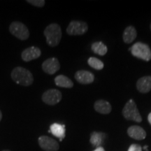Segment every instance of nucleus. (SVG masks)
Returning a JSON list of instances; mask_svg holds the SVG:
<instances>
[{
    "label": "nucleus",
    "instance_id": "f257e3e1",
    "mask_svg": "<svg viewBox=\"0 0 151 151\" xmlns=\"http://www.w3.org/2000/svg\"><path fill=\"white\" fill-rule=\"evenodd\" d=\"M11 78L22 86H29L33 83L34 77L31 71L22 67L14 68L11 72Z\"/></svg>",
    "mask_w": 151,
    "mask_h": 151
},
{
    "label": "nucleus",
    "instance_id": "f03ea898",
    "mask_svg": "<svg viewBox=\"0 0 151 151\" xmlns=\"http://www.w3.org/2000/svg\"><path fill=\"white\" fill-rule=\"evenodd\" d=\"M46 37V43L50 47H55L62 39V29L58 24L52 23L47 26L43 32Z\"/></svg>",
    "mask_w": 151,
    "mask_h": 151
},
{
    "label": "nucleus",
    "instance_id": "7ed1b4c3",
    "mask_svg": "<svg viewBox=\"0 0 151 151\" xmlns=\"http://www.w3.org/2000/svg\"><path fill=\"white\" fill-rule=\"evenodd\" d=\"M132 55L145 61L151 60V50L147 44L138 42L136 43L129 48Z\"/></svg>",
    "mask_w": 151,
    "mask_h": 151
},
{
    "label": "nucleus",
    "instance_id": "20e7f679",
    "mask_svg": "<svg viewBox=\"0 0 151 151\" xmlns=\"http://www.w3.org/2000/svg\"><path fill=\"white\" fill-rule=\"evenodd\" d=\"M122 114L124 118L128 120H132L137 122L142 121V118L138 110L137 104L132 99L129 100L124 106L122 109Z\"/></svg>",
    "mask_w": 151,
    "mask_h": 151
},
{
    "label": "nucleus",
    "instance_id": "39448f33",
    "mask_svg": "<svg viewBox=\"0 0 151 151\" xmlns=\"http://www.w3.org/2000/svg\"><path fill=\"white\" fill-rule=\"evenodd\" d=\"M9 31L14 37L22 41L27 40L29 37V32L27 26L18 21L13 22L10 24Z\"/></svg>",
    "mask_w": 151,
    "mask_h": 151
},
{
    "label": "nucleus",
    "instance_id": "423d86ee",
    "mask_svg": "<svg viewBox=\"0 0 151 151\" xmlns=\"http://www.w3.org/2000/svg\"><path fill=\"white\" fill-rule=\"evenodd\" d=\"M88 25L86 22L78 20H72L67 28V32L69 35H82L87 32Z\"/></svg>",
    "mask_w": 151,
    "mask_h": 151
},
{
    "label": "nucleus",
    "instance_id": "0eeeda50",
    "mask_svg": "<svg viewBox=\"0 0 151 151\" xmlns=\"http://www.w3.org/2000/svg\"><path fill=\"white\" fill-rule=\"evenodd\" d=\"M62 97V93L60 90L56 89H50L46 90L42 94V101L46 104L50 106L55 105L61 101Z\"/></svg>",
    "mask_w": 151,
    "mask_h": 151
},
{
    "label": "nucleus",
    "instance_id": "6e6552de",
    "mask_svg": "<svg viewBox=\"0 0 151 151\" xmlns=\"http://www.w3.org/2000/svg\"><path fill=\"white\" fill-rule=\"evenodd\" d=\"M39 146L45 151H58L60 148L59 143L47 136H41L38 139Z\"/></svg>",
    "mask_w": 151,
    "mask_h": 151
},
{
    "label": "nucleus",
    "instance_id": "1a4fd4ad",
    "mask_svg": "<svg viewBox=\"0 0 151 151\" xmlns=\"http://www.w3.org/2000/svg\"><path fill=\"white\" fill-rule=\"evenodd\" d=\"M60 65L58 60L55 58H49L45 60L42 64V69L45 73L52 75L60 69Z\"/></svg>",
    "mask_w": 151,
    "mask_h": 151
},
{
    "label": "nucleus",
    "instance_id": "9d476101",
    "mask_svg": "<svg viewBox=\"0 0 151 151\" xmlns=\"http://www.w3.org/2000/svg\"><path fill=\"white\" fill-rule=\"evenodd\" d=\"M41 55V51L38 47L32 46L24 49L21 53V58L24 62H29L37 59Z\"/></svg>",
    "mask_w": 151,
    "mask_h": 151
},
{
    "label": "nucleus",
    "instance_id": "9b49d317",
    "mask_svg": "<svg viewBox=\"0 0 151 151\" xmlns=\"http://www.w3.org/2000/svg\"><path fill=\"white\" fill-rule=\"evenodd\" d=\"M75 79L81 84L92 83L94 80V76L92 73L86 70L78 71L75 73Z\"/></svg>",
    "mask_w": 151,
    "mask_h": 151
},
{
    "label": "nucleus",
    "instance_id": "f8f14e48",
    "mask_svg": "<svg viewBox=\"0 0 151 151\" xmlns=\"http://www.w3.org/2000/svg\"><path fill=\"white\" fill-rule=\"evenodd\" d=\"M127 134L130 137L136 140H143L146 137V132L139 126H131L128 128Z\"/></svg>",
    "mask_w": 151,
    "mask_h": 151
},
{
    "label": "nucleus",
    "instance_id": "ddd939ff",
    "mask_svg": "<svg viewBox=\"0 0 151 151\" xmlns=\"http://www.w3.org/2000/svg\"><path fill=\"white\" fill-rule=\"evenodd\" d=\"M137 90L142 93H147L151 90V76H143L137 83Z\"/></svg>",
    "mask_w": 151,
    "mask_h": 151
},
{
    "label": "nucleus",
    "instance_id": "4468645a",
    "mask_svg": "<svg viewBox=\"0 0 151 151\" xmlns=\"http://www.w3.org/2000/svg\"><path fill=\"white\" fill-rule=\"evenodd\" d=\"M94 108L97 112L101 114H109L111 111V106L105 100H97L94 104Z\"/></svg>",
    "mask_w": 151,
    "mask_h": 151
},
{
    "label": "nucleus",
    "instance_id": "2eb2a0df",
    "mask_svg": "<svg viewBox=\"0 0 151 151\" xmlns=\"http://www.w3.org/2000/svg\"><path fill=\"white\" fill-rule=\"evenodd\" d=\"M50 131L52 134L62 141L65 137V126L64 124L53 123L50 125Z\"/></svg>",
    "mask_w": 151,
    "mask_h": 151
},
{
    "label": "nucleus",
    "instance_id": "dca6fc26",
    "mask_svg": "<svg viewBox=\"0 0 151 151\" xmlns=\"http://www.w3.org/2000/svg\"><path fill=\"white\" fill-rule=\"evenodd\" d=\"M136 37H137V30L133 26H128L124 29L122 38H123V41L126 43H131L135 40Z\"/></svg>",
    "mask_w": 151,
    "mask_h": 151
},
{
    "label": "nucleus",
    "instance_id": "f3484780",
    "mask_svg": "<svg viewBox=\"0 0 151 151\" xmlns=\"http://www.w3.org/2000/svg\"><path fill=\"white\" fill-rule=\"evenodd\" d=\"M55 83L58 87L65 88H71L73 86L72 81L64 75H59L56 76L55 78Z\"/></svg>",
    "mask_w": 151,
    "mask_h": 151
},
{
    "label": "nucleus",
    "instance_id": "a211bd4d",
    "mask_svg": "<svg viewBox=\"0 0 151 151\" xmlns=\"http://www.w3.org/2000/svg\"><path fill=\"white\" fill-rule=\"evenodd\" d=\"M106 137L105 134L102 133V132H94L91 134L90 136V143L92 145L96 148L101 146L102 144L104 141Z\"/></svg>",
    "mask_w": 151,
    "mask_h": 151
},
{
    "label": "nucleus",
    "instance_id": "6ab92c4d",
    "mask_svg": "<svg viewBox=\"0 0 151 151\" xmlns=\"http://www.w3.org/2000/svg\"><path fill=\"white\" fill-rule=\"evenodd\" d=\"M91 48L94 53L101 56L104 55L106 54L107 51H108V48H107L105 44H104L102 42H101V41L94 42L92 43Z\"/></svg>",
    "mask_w": 151,
    "mask_h": 151
},
{
    "label": "nucleus",
    "instance_id": "aec40b11",
    "mask_svg": "<svg viewBox=\"0 0 151 151\" xmlns=\"http://www.w3.org/2000/svg\"><path fill=\"white\" fill-rule=\"evenodd\" d=\"M88 63L90 67L97 70H101L104 68V63L101 60L96 58H90L88 60Z\"/></svg>",
    "mask_w": 151,
    "mask_h": 151
},
{
    "label": "nucleus",
    "instance_id": "412c9836",
    "mask_svg": "<svg viewBox=\"0 0 151 151\" xmlns=\"http://www.w3.org/2000/svg\"><path fill=\"white\" fill-rule=\"evenodd\" d=\"M27 2L35 6L39 7V8L43 7L46 3L44 0H27Z\"/></svg>",
    "mask_w": 151,
    "mask_h": 151
},
{
    "label": "nucleus",
    "instance_id": "4be33fe9",
    "mask_svg": "<svg viewBox=\"0 0 151 151\" xmlns=\"http://www.w3.org/2000/svg\"><path fill=\"white\" fill-rule=\"evenodd\" d=\"M128 151H142V148L138 144H132L129 146Z\"/></svg>",
    "mask_w": 151,
    "mask_h": 151
},
{
    "label": "nucleus",
    "instance_id": "5701e85b",
    "mask_svg": "<svg viewBox=\"0 0 151 151\" xmlns=\"http://www.w3.org/2000/svg\"><path fill=\"white\" fill-rule=\"evenodd\" d=\"M93 151H105V150L103 147L100 146V147H98V148H96V149H94Z\"/></svg>",
    "mask_w": 151,
    "mask_h": 151
},
{
    "label": "nucleus",
    "instance_id": "b1692460",
    "mask_svg": "<svg viewBox=\"0 0 151 151\" xmlns=\"http://www.w3.org/2000/svg\"><path fill=\"white\" fill-rule=\"evenodd\" d=\"M148 120L149 123L151 124V113H149V115H148Z\"/></svg>",
    "mask_w": 151,
    "mask_h": 151
},
{
    "label": "nucleus",
    "instance_id": "393cba45",
    "mask_svg": "<svg viewBox=\"0 0 151 151\" xmlns=\"http://www.w3.org/2000/svg\"><path fill=\"white\" fill-rule=\"evenodd\" d=\"M1 118H2V113H1V111H0V121H1Z\"/></svg>",
    "mask_w": 151,
    "mask_h": 151
},
{
    "label": "nucleus",
    "instance_id": "a878e982",
    "mask_svg": "<svg viewBox=\"0 0 151 151\" xmlns=\"http://www.w3.org/2000/svg\"><path fill=\"white\" fill-rule=\"evenodd\" d=\"M2 151H11V150H4Z\"/></svg>",
    "mask_w": 151,
    "mask_h": 151
},
{
    "label": "nucleus",
    "instance_id": "bb28decb",
    "mask_svg": "<svg viewBox=\"0 0 151 151\" xmlns=\"http://www.w3.org/2000/svg\"><path fill=\"white\" fill-rule=\"evenodd\" d=\"M150 29H151V24H150Z\"/></svg>",
    "mask_w": 151,
    "mask_h": 151
}]
</instances>
